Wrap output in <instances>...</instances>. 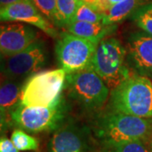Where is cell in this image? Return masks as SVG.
Listing matches in <instances>:
<instances>
[{"mask_svg": "<svg viewBox=\"0 0 152 152\" xmlns=\"http://www.w3.org/2000/svg\"><path fill=\"white\" fill-rule=\"evenodd\" d=\"M108 105L112 113L151 118L152 81L146 77L131 74L111 91Z\"/></svg>", "mask_w": 152, "mask_h": 152, "instance_id": "cell-1", "label": "cell"}, {"mask_svg": "<svg viewBox=\"0 0 152 152\" xmlns=\"http://www.w3.org/2000/svg\"><path fill=\"white\" fill-rule=\"evenodd\" d=\"M95 132L104 145L131 140L147 141L152 135V119L110 113L98 118Z\"/></svg>", "mask_w": 152, "mask_h": 152, "instance_id": "cell-2", "label": "cell"}, {"mask_svg": "<svg viewBox=\"0 0 152 152\" xmlns=\"http://www.w3.org/2000/svg\"><path fill=\"white\" fill-rule=\"evenodd\" d=\"M69 106L62 94L54 103L43 107H31L20 102L11 113V124L32 134L57 130L69 113Z\"/></svg>", "mask_w": 152, "mask_h": 152, "instance_id": "cell-3", "label": "cell"}, {"mask_svg": "<svg viewBox=\"0 0 152 152\" xmlns=\"http://www.w3.org/2000/svg\"><path fill=\"white\" fill-rule=\"evenodd\" d=\"M126 54V48L117 38H105L98 44L91 68L103 80L110 91L131 75Z\"/></svg>", "mask_w": 152, "mask_h": 152, "instance_id": "cell-4", "label": "cell"}, {"mask_svg": "<svg viewBox=\"0 0 152 152\" xmlns=\"http://www.w3.org/2000/svg\"><path fill=\"white\" fill-rule=\"evenodd\" d=\"M66 77V72L61 68L33 75L22 87L20 104L31 107H43L54 103L65 88Z\"/></svg>", "mask_w": 152, "mask_h": 152, "instance_id": "cell-5", "label": "cell"}, {"mask_svg": "<svg viewBox=\"0 0 152 152\" xmlns=\"http://www.w3.org/2000/svg\"><path fill=\"white\" fill-rule=\"evenodd\" d=\"M65 88L70 99L87 111L101 108L107 101L110 91L103 80L91 67L67 75Z\"/></svg>", "mask_w": 152, "mask_h": 152, "instance_id": "cell-6", "label": "cell"}, {"mask_svg": "<svg viewBox=\"0 0 152 152\" xmlns=\"http://www.w3.org/2000/svg\"><path fill=\"white\" fill-rule=\"evenodd\" d=\"M97 46L69 31L61 33L55 47L57 61L67 75L86 69L91 67Z\"/></svg>", "mask_w": 152, "mask_h": 152, "instance_id": "cell-7", "label": "cell"}, {"mask_svg": "<svg viewBox=\"0 0 152 152\" xmlns=\"http://www.w3.org/2000/svg\"><path fill=\"white\" fill-rule=\"evenodd\" d=\"M48 52L42 40H37L20 53L2 58L1 71L6 79L26 81L47 65Z\"/></svg>", "mask_w": 152, "mask_h": 152, "instance_id": "cell-8", "label": "cell"}, {"mask_svg": "<svg viewBox=\"0 0 152 152\" xmlns=\"http://www.w3.org/2000/svg\"><path fill=\"white\" fill-rule=\"evenodd\" d=\"M126 62L133 73L152 81V36L144 31L131 33L126 43Z\"/></svg>", "mask_w": 152, "mask_h": 152, "instance_id": "cell-9", "label": "cell"}, {"mask_svg": "<svg viewBox=\"0 0 152 152\" xmlns=\"http://www.w3.org/2000/svg\"><path fill=\"white\" fill-rule=\"evenodd\" d=\"M1 21L22 22L40 29L51 37L58 36L54 26L46 19L31 0H20L1 8Z\"/></svg>", "mask_w": 152, "mask_h": 152, "instance_id": "cell-10", "label": "cell"}, {"mask_svg": "<svg viewBox=\"0 0 152 152\" xmlns=\"http://www.w3.org/2000/svg\"><path fill=\"white\" fill-rule=\"evenodd\" d=\"M37 32L31 25L10 23L0 29L1 56L10 57L24 51L37 40Z\"/></svg>", "mask_w": 152, "mask_h": 152, "instance_id": "cell-11", "label": "cell"}, {"mask_svg": "<svg viewBox=\"0 0 152 152\" xmlns=\"http://www.w3.org/2000/svg\"><path fill=\"white\" fill-rule=\"evenodd\" d=\"M89 148V129L74 123L63 124L52 136L48 152H86Z\"/></svg>", "mask_w": 152, "mask_h": 152, "instance_id": "cell-12", "label": "cell"}, {"mask_svg": "<svg viewBox=\"0 0 152 152\" xmlns=\"http://www.w3.org/2000/svg\"><path fill=\"white\" fill-rule=\"evenodd\" d=\"M23 86L24 81L6 78L2 82L0 89V110L2 127L11 124V113L20 102Z\"/></svg>", "mask_w": 152, "mask_h": 152, "instance_id": "cell-13", "label": "cell"}, {"mask_svg": "<svg viewBox=\"0 0 152 152\" xmlns=\"http://www.w3.org/2000/svg\"><path fill=\"white\" fill-rule=\"evenodd\" d=\"M117 25H106L103 23H89L75 21L66 28L69 33L99 44L105 37L115 32Z\"/></svg>", "mask_w": 152, "mask_h": 152, "instance_id": "cell-14", "label": "cell"}, {"mask_svg": "<svg viewBox=\"0 0 152 152\" xmlns=\"http://www.w3.org/2000/svg\"><path fill=\"white\" fill-rule=\"evenodd\" d=\"M142 4H144L143 0H124L115 4L103 14L102 23L106 25H118L125 19L131 17Z\"/></svg>", "mask_w": 152, "mask_h": 152, "instance_id": "cell-15", "label": "cell"}, {"mask_svg": "<svg viewBox=\"0 0 152 152\" xmlns=\"http://www.w3.org/2000/svg\"><path fill=\"white\" fill-rule=\"evenodd\" d=\"M80 0H57L56 27L67 28L73 22Z\"/></svg>", "mask_w": 152, "mask_h": 152, "instance_id": "cell-16", "label": "cell"}, {"mask_svg": "<svg viewBox=\"0 0 152 152\" xmlns=\"http://www.w3.org/2000/svg\"><path fill=\"white\" fill-rule=\"evenodd\" d=\"M130 18L142 31L152 36V2L140 6Z\"/></svg>", "mask_w": 152, "mask_h": 152, "instance_id": "cell-17", "label": "cell"}, {"mask_svg": "<svg viewBox=\"0 0 152 152\" xmlns=\"http://www.w3.org/2000/svg\"><path fill=\"white\" fill-rule=\"evenodd\" d=\"M105 152H152L148 141L131 140L104 145Z\"/></svg>", "mask_w": 152, "mask_h": 152, "instance_id": "cell-18", "label": "cell"}, {"mask_svg": "<svg viewBox=\"0 0 152 152\" xmlns=\"http://www.w3.org/2000/svg\"><path fill=\"white\" fill-rule=\"evenodd\" d=\"M10 140L19 151H37L39 148L37 140L20 129L13 131Z\"/></svg>", "mask_w": 152, "mask_h": 152, "instance_id": "cell-19", "label": "cell"}, {"mask_svg": "<svg viewBox=\"0 0 152 152\" xmlns=\"http://www.w3.org/2000/svg\"><path fill=\"white\" fill-rule=\"evenodd\" d=\"M102 20H103V14L98 12L95 9H93L92 7L85 4L80 0V5L76 11L73 22L83 21L89 22V23H102Z\"/></svg>", "mask_w": 152, "mask_h": 152, "instance_id": "cell-20", "label": "cell"}, {"mask_svg": "<svg viewBox=\"0 0 152 152\" xmlns=\"http://www.w3.org/2000/svg\"><path fill=\"white\" fill-rule=\"evenodd\" d=\"M33 4L55 27L57 24V0H31Z\"/></svg>", "mask_w": 152, "mask_h": 152, "instance_id": "cell-21", "label": "cell"}, {"mask_svg": "<svg viewBox=\"0 0 152 152\" xmlns=\"http://www.w3.org/2000/svg\"><path fill=\"white\" fill-rule=\"evenodd\" d=\"M81 1L102 14L107 12L113 6L108 0H81Z\"/></svg>", "mask_w": 152, "mask_h": 152, "instance_id": "cell-22", "label": "cell"}, {"mask_svg": "<svg viewBox=\"0 0 152 152\" xmlns=\"http://www.w3.org/2000/svg\"><path fill=\"white\" fill-rule=\"evenodd\" d=\"M0 152H20L11 140L2 137L0 140Z\"/></svg>", "mask_w": 152, "mask_h": 152, "instance_id": "cell-23", "label": "cell"}, {"mask_svg": "<svg viewBox=\"0 0 152 152\" xmlns=\"http://www.w3.org/2000/svg\"><path fill=\"white\" fill-rule=\"evenodd\" d=\"M18 1H20V0H0V5H1V8H2V7H4V6L10 5L11 4L16 3Z\"/></svg>", "mask_w": 152, "mask_h": 152, "instance_id": "cell-24", "label": "cell"}, {"mask_svg": "<svg viewBox=\"0 0 152 152\" xmlns=\"http://www.w3.org/2000/svg\"><path fill=\"white\" fill-rule=\"evenodd\" d=\"M109 2L113 5L115 4H118V3H119V2H122V1H124V0H108Z\"/></svg>", "mask_w": 152, "mask_h": 152, "instance_id": "cell-25", "label": "cell"}, {"mask_svg": "<svg viewBox=\"0 0 152 152\" xmlns=\"http://www.w3.org/2000/svg\"><path fill=\"white\" fill-rule=\"evenodd\" d=\"M147 141H148V143H149V145H150V146H151V148L152 150V135L151 136V138H150Z\"/></svg>", "mask_w": 152, "mask_h": 152, "instance_id": "cell-26", "label": "cell"}, {"mask_svg": "<svg viewBox=\"0 0 152 152\" xmlns=\"http://www.w3.org/2000/svg\"><path fill=\"white\" fill-rule=\"evenodd\" d=\"M104 152H105V151H104Z\"/></svg>", "mask_w": 152, "mask_h": 152, "instance_id": "cell-27", "label": "cell"}]
</instances>
